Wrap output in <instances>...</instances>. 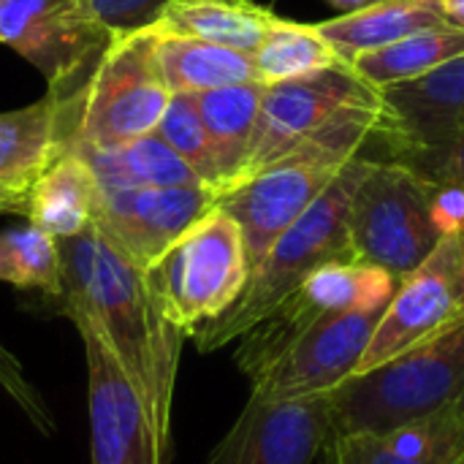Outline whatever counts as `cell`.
<instances>
[{"label":"cell","mask_w":464,"mask_h":464,"mask_svg":"<svg viewBox=\"0 0 464 464\" xmlns=\"http://www.w3.org/2000/svg\"><path fill=\"white\" fill-rule=\"evenodd\" d=\"M378 101L381 90L367 84L351 65L324 68L307 76L264 84L258 130L245 179L299 147L343 109Z\"/></svg>","instance_id":"obj_11"},{"label":"cell","mask_w":464,"mask_h":464,"mask_svg":"<svg viewBox=\"0 0 464 464\" xmlns=\"http://www.w3.org/2000/svg\"><path fill=\"white\" fill-rule=\"evenodd\" d=\"M324 464H464V405H449L389 432L329 435Z\"/></svg>","instance_id":"obj_16"},{"label":"cell","mask_w":464,"mask_h":464,"mask_svg":"<svg viewBox=\"0 0 464 464\" xmlns=\"http://www.w3.org/2000/svg\"><path fill=\"white\" fill-rule=\"evenodd\" d=\"M250 57L256 68V82L261 84H275L324 68L348 65L315 24L291 22L283 16H277V22L264 35V41L250 52Z\"/></svg>","instance_id":"obj_26"},{"label":"cell","mask_w":464,"mask_h":464,"mask_svg":"<svg viewBox=\"0 0 464 464\" xmlns=\"http://www.w3.org/2000/svg\"><path fill=\"white\" fill-rule=\"evenodd\" d=\"M329 435L389 432L449 405H464V321L329 392Z\"/></svg>","instance_id":"obj_5"},{"label":"cell","mask_w":464,"mask_h":464,"mask_svg":"<svg viewBox=\"0 0 464 464\" xmlns=\"http://www.w3.org/2000/svg\"><path fill=\"white\" fill-rule=\"evenodd\" d=\"M275 22L277 14L253 0H169L152 27L250 54Z\"/></svg>","instance_id":"obj_20"},{"label":"cell","mask_w":464,"mask_h":464,"mask_svg":"<svg viewBox=\"0 0 464 464\" xmlns=\"http://www.w3.org/2000/svg\"><path fill=\"white\" fill-rule=\"evenodd\" d=\"M155 133L196 171V177L212 188L215 193H220V182H218V169H215V158H212V147L207 139V128L201 122V114L196 109L193 95H171Z\"/></svg>","instance_id":"obj_28"},{"label":"cell","mask_w":464,"mask_h":464,"mask_svg":"<svg viewBox=\"0 0 464 464\" xmlns=\"http://www.w3.org/2000/svg\"><path fill=\"white\" fill-rule=\"evenodd\" d=\"M394 160L413 169L432 185L464 190V125L438 144L394 155Z\"/></svg>","instance_id":"obj_29"},{"label":"cell","mask_w":464,"mask_h":464,"mask_svg":"<svg viewBox=\"0 0 464 464\" xmlns=\"http://www.w3.org/2000/svg\"><path fill=\"white\" fill-rule=\"evenodd\" d=\"M383 139L389 158L443 141L464 125V54L432 73L381 90Z\"/></svg>","instance_id":"obj_15"},{"label":"cell","mask_w":464,"mask_h":464,"mask_svg":"<svg viewBox=\"0 0 464 464\" xmlns=\"http://www.w3.org/2000/svg\"><path fill=\"white\" fill-rule=\"evenodd\" d=\"M261 95H264L261 82H247V84H234V87H220L193 95L218 169V182H220L218 198L245 179L256 144V130H258Z\"/></svg>","instance_id":"obj_19"},{"label":"cell","mask_w":464,"mask_h":464,"mask_svg":"<svg viewBox=\"0 0 464 464\" xmlns=\"http://www.w3.org/2000/svg\"><path fill=\"white\" fill-rule=\"evenodd\" d=\"M326 3L337 11V16H343V14H353V11L370 8V5H375L381 0H326Z\"/></svg>","instance_id":"obj_34"},{"label":"cell","mask_w":464,"mask_h":464,"mask_svg":"<svg viewBox=\"0 0 464 464\" xmlns=\"http://www.w3.org/2000/svg\"><path fill=\"white\" fill-rule=\"evenodd\" d=\"M459 321H464V228L443 234L424 264L397 283L353 375L400 359Z\"/></svg>","instance_id":"obj_10"},{"label":"cell","mask_w":464,"mask_h":464,"mask_svg":"<svg viewBox=\"0 0 464 464\" xmlns=\"http://www.w3.org/2000/svg\"><path fill=\"white\" fill-rule=\"evenodd\" d=\"M367 163L370 158L359 152L324 190V196L275 239L269 253L250 272L237 304L193 334V343L201 353L242 340L250 329L266 321L315 269L334 261H356L348 234V209Z\"/></svg>","instance_id":"obj_3"},{"label":"cell","mask_w":464,"mask_h":464,"mask_svg":"<svg viewBox=\"0 0 464 464\" xmlns=\"http://www.w3.org/2000/svg\"><path fill=\"white\" fill-rule=\"evenodd\" d=\"M332 430L329 394L269 400L250 394L204 464H313Z\"/></svg>","instance_id":"obj_14"},{"label":"cell","mask_w":464,"mask_h":464,"mask_svg":"<svg viewBox=\"0 0 464 464\" xmlns=\"http://www.w3.org/2000/svg\"><path fill=\"white\" fill-rule=\"evenodd\" d=\"M435 185L405 163L370 158L348 209L353 258L389 272L397 283L438 247Z\"/></svg>","instance_id":"obj_8"},{"label":"cell","mask_w":464,"mask_h":464,"mask_svg":"<svg viewBox=\"0 0 464 464\" xmlns=\"http://www.w3.org/2000/svg\"><path fill=\"white\" fill-rule=\"evenodd\" d=\"M397 288V280L362 261H334L315 269L269 318L304 324L332 315L383 310Z\"/></svg>","instance_id":"obj_18"},{"label":"cell","mask_w":464,"mask_h":464,"mask_svg":"<svg viewBox=\"0 0 464 464\" xmlns=\"http://www.w3.org/2000/svg\"><path fill=\"white\" fill-rule=\"evenodd\" d=\"M381 122V101L348 106L299 147L218 198V207L242 228L250 272L261 264L275 239L302 218L364 144L378 136Z\"/></svg>","instance_id":"obj_2"},{"label":"cell","mask_w":464,"mask_h":464,"mask_svg":"<svg viewBox=\"0 0 464 464\" xmlns=\"http://www.w3.org/2000/svg\"><path fill=\"white\" fill-rule=\"evenodd\" d=\"M215 207L218 193L207 185L98 190L90 226L130 264L150 269Z\"/></svg>","instance_id":"obj_12"},{"label":"cell","mask_w":464,"mask_h":464,"mask_svg":"<svg viewBox=\"0 0 464 464\" xmlns=\"http://www.w3.org/2000/svg\"><path fill=\"white\" fill-rule=\"evenodd\" d=\"M60 245V307L71 324H87L139 392L158 440L171 454V411L182 343L158 307L144 269L120 256L92 226Z\"/></svg>","instance_id":"obj_1"},{"label":"cell","mask_w":464,"mask_h":464,"mask_svg":"<svg viewBox=\"0 0 464 464\" xmlns=\"http://www.w3.org/2000/svg\"><path fill=\"white\" fill-rule=\"evenodd\" d=\"M84 90V87H82ZM82 90H46L30 106L0 111V182L30 188L68 147L82 109Z\"/></svg>","instance_id":"obj_17"},{"label":"cell","mask_w":464,"mask_h":464,"mask_svg":"<svg viewBox=\"0 0 464 464\" xmlns=\"http://www.w3.org/2000/svg\"><path fill=\"white\" fill-rule=\"evenodd\" d=\"M155 54L174 95H198L207 90L256 82L253 57L231 46L155 30Z\"/></svg>","instance_id":"obj_23"},{"label":"cell","mask_w":464,"mask_h":464,"mask_svg":"<svg viewBox=\"0 0 464 464\" xmlns=\"http://www.w3.org/2000/svg\"><path fill=\"white\" fill-rule=\"evenodd\" d=\"M27 190L0 182V215H27Z\"/></svg>","instance_id":"obj_32"},{"label":"cell","mask_w":464,"mask_h":464,"mask_svg":"<svg viewBox=\"0 0 464 464\" xmlns=\"http://www.w3.org/2000/svg\"><path fill=\"white\" fill-rule=\"evenodd\" d=\"M87 367V419L90 464H169L152 419L103 340L87 326L73 324Z\"/></svg>","instance_id":"obj_13"},{"label":"cell","mask_w":464,"mask_h":464,"mask_svg":"<svg viewBox=\"0 0 464 464\" xmlns=\"http://www.w3.org/2000/svg\"><path fill=\"white\" fill-rule=\"evenodd\" d=\"M459 54H464V30L446 24L364 52L351 60V68L375 90H386L394 84L421 79Z\"/></svg>","instance_id":"obj_25"},{"label":"cell","mask_w":464,"mask_h":464,"mask_svg":"<svg viewBox=\"0 0 464 464\" xmlns=\"http://www.w3.org/2000/svg\"><path fill=\"white\" fill-rule=\"evenodd\" d=\"M144 277L160 313L185 337H193L226 315L250 280L239 223L220 207L209 209L144 269Z\"/></svg>","instance_id":"obj_6"},{"label":"cell","mask_w":464,"mask_h":464,"mask_svg":"<svg viewBox=\"0 0 464 464\" xmlns=\"http://www.w3.org/2000/svg\"><path fill=\"white\" fill-rule=\"evenodd\" d=\"M111 35L150 27L169 0H90Z\"/></svg>","instance_id":"obj_31"},{"label":"cell","mask_w":464,"mask_h":464,"mask_svg":"<svg viewBox=\"0 0 464 464\" xmlns=\"http://www.w3.org/2000/svg\"><path fill=\"white\" fill-rule=\"evenodd\" d=\"M79 155L90 166L98 190L204 185L196 177V171L158 133L141 136L130 144L114 147V150L79 152Z\"/></svg>","instance_id":"obj_24"},{"label":"cell","mask_w":464,"mask_h":464,"mask_svg":"<svg viewBox=\"0 0 464 464\" xmlns=\"http://www.w3.org/2000/svg\"><path fill=\"white\" fill-rule=\"evenodd\" d=\"M0 283L60 299V245L35 226L0 234Z\"/></svg>","instance_id":"obj_27"},{"label":"cell","mask_w":464,"mask_h":464,"mask_svg":"<svg viewBox=\"0 0 464 464\" xmlns=\"http://www.w3.org/2000/svg\"><path fill=\"white\" fill-rule=\"evenodd\" d=\"M321 35L351 65L353 57L402 41L413 33L446 27L438 0H381L370 8L315 22Z\"/></svg>","instance_id":"obj_22"},{"label":"cell","mask_w":464,"mask_h":464,"mask_svg":"<svg viewBox=\"0 0 464 464\" xmlns=\"http://www.w3.org/2000/svg\"><path fill=\"white\" fill-rule=\"evenodd\" d=\"M171 95L155 54V27L111 35L82 90L68 150L101 152L155 133Z\"/></svg>","instance_id":"obj_7"},{"label":"cell","mask_w":464,"mask_h":464,"mask_svg":"<svg viewBox=\"0 0 464 464\" xmlns=\"http://www.w3.org/2000/svg\"><path fill=\"white\" fill-rule=\"evenodd\" d=\"M383 310L332 315L304 324L266 318L239 340L237 367L250 394L296 400L329 394L356 372Z\"/></svg>","instance_id":"obj_4"},{"label":"cell","mask_w":464,"mask_h":464,"mask_svg":"<svg viewBox=\"0 0 464 464\" xmlns=\"http://www.w3.org/2000/svg\"><path fill=\"white\" fill-rule=\"evenodd\" d=\"M438 8L449 27L464 30V0H438Z\"/></svg>","instance_id":"obj_33"},{"label":"cell","mask_w":464,"mask_h":464,"mask_svg":"<svg viewBox=\"0 0 464 464\" xmlns=\"http://www.w3.org/2000/svg\"><path fill=\"white\" fill-rule=\"evenodd\" d=\"M95 177L84 158L65 150L35 177L27 190V223L54 239H68L90 228L95 204Z\"/></svg>","instance_id":"obj_21"},{"label":"cell","mask_w":464,"mask_h":464,"mask_svg":"<svg viewBox=\"0 0 464 464\" xmlns=\"http://www.w3.org/2000/svg\"><path fill=\"white\" fill-rule=\"evenodd\" d=\"M0 392L22 411V416L41 432V435H54V413L49 411L44 394L38 392V386L27 378L22 362L16 359V353H11L3 343H0Z\"/></svg>","instance_id":"obj_30"},{"label":"cell","mask_w":464,"mask_h":464,"mask_svg":"<svg viewBox=\"0 0 464 464\" xmlns=\"http://www.w3.org/2000/svg\"><path fill=\"white\" fill-rule=\"evenodd\" d=\"M111 41L90 0H0V44L22 54L52 92H76Z\"/></svg>","instance_id":"obj_9"}]
</instances>
